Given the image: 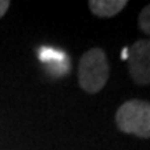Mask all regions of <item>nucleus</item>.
I'll return each mask as SVG.
<instances>
[{
  "label": "nucleus",
  "instance_id": "1",
  "mask_svg": "<svg viewBox=\"0 0 150 150\" xmlns=\"http://www.w3.org/2000/svg\"><path fill=\"white\" fill-rule=\"evenodd\" d=\"M110 76L107 56L100 47H92L82 54L78 64V83L86 93L95 95L106 86Z\"/></svg>",
  "mask_w": 150,
  "mask_h": 150
},
{
  "label": "nucleus",
  "instance_id": "2",
  "mask_svg": "<svg viewBox=\"0 0 150 150\" xmlns=\"http://www.w3.org/2000/svg\"><path fill=\"white\" fill-rule=\"evenodd\" d=\"M115 124L124 134L150 139V103L140 99L122 103L115 112Z\"/></svg>",
  "mask_w": 150,
  "mask_h": 150
},
{
  "label": "nucleus",
  "instance_id": "3",
  "mask_svg": "<svg viewBox=\"0 0 150 150\" xmlns=\"http://www.w3.org/2000/svg\"><path fill=\"white\" fill-rule=\"evenodd\" d=\"M128 72L135 83H150V39H139L128 49Z\"/></svg>",
  "mask_w": 150,
  "mask_h": 150
},
{
  "label": "nucleus",
  "instance_id": "4",
  "mask_svg": "<svg viewBox=\"0 0 150 150\" xmlns=\"http://www.w3.org/2000/svg\"><path fill=\"white\" fill-rule=\"evenodd\" d=\"M127 6V0H91L89 8L96 17L111 18L122 11Z\"/></svg>",
  "mask_w": 150,
  "mask_h": 150
},
{
  "label": "nucleus",
  "instance_id": "5",
  "mask_svg": "<svg viewBox=\"0 0 150 150\" xmlns=\"http://www.w3.org/2000/svg\"><path fill=\"white\" fill-rule=\"evenodd\" d=\"M138 25L142 32L150 36V4L145 6L143 10L140 11L139 17H138Z\"/></svg>",
  "mask_w": 150,
  "mask_h": 150
},
{
  "label": "nucleus",
  "instance_id": "6",
  "mask_svg": "<svg viewBox=\"0 0 150 150\" xmlns=\"http://www.w3.org/2000/svg\"><path fill=\"white\" fill-rule=\"evenodd\" d=\"M39 57L43 63H49V61H60V59H64V54L60 53V52H56L53 49H46L43 47L40 49L39 52Z\"/></svg>",
  "mask_w": 150,
  "mask_h": 150
},
{
  "label": "nucleus",
  "instance_id": "7",
  "mask_svg": "<svg viewBox=\"0 0 150 150\" xmlns=\"http://www.w3.org/2000/svg\"><path fill=\"white\" fill-rule=\"evenodd\" d=\"M10 7V1L8 0H0V18L6 14V11Z\"/></svg>",
  "mask_w": 150,
  "mask_h": 150
},
{
  "label": "nucleus",
  "instance_id": "8",
  "mask_svg": "<svg viewBox=\"0 0 150 150\" xmlns=\"http://www.w3.org/2000/svg\"><path fill=\"white\" fill-rule=\"evenodd\" d=\"M122 59H128V49H124V52H122Z\"/></svg>",
  "mask_w": 150,
  "mask_h": 150
}]
</instances>
